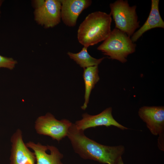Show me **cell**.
Here are the masks:
<instances>
[{
	"label": "cell",
	"instance_id": "obj_10",
	"mask_svg": "<svg viewBox=\"0 0 164 164\" xmlns=\"http://www.w3.org/2000/svg\"><path fill=\"white\" fill-rule=\"evenodd\" d=\"M61 20L69 27L76 26L78 18L84 9L91 4V0H60Z\"/></svg>",
	"mask_w": 164,
	"mask_h": 164
},
{
	"label": "cell",
	"instance_id": "obj_16",
	"mask_svg": "<svg viewBox=\"0 0 164 164\" xmlns=\"http://www.w3.org/2000/svg\"><path fill=\"white\" fill-rule=\"evenodd\" d=\"M164 134H162L159 135L158 139V146L159 148L162 151H164Z\"/></svg>",
	"mask_w": 164,
	"mask_h": 164
},
{
	"label": "cell",
	"instance_id": "obj_9",
	"mask_svg": "<svg viewBox=\"0 0 164 164\" xmlns=\"http://www.w3.org/2000/svg\"><path fill=\"white\" fill-rule=\"evenodd\" d=\"M11 141V164H35L34 153L30 151L24 142L20 129H18L13 134Z\"/></svg>",
	"mask_w": 164,
	"mask_h": 164
},
{
	"label": "cell",
	"instance_id": "obj_14",
	"mask_svg": "<svg viewBox=\"0 0 164 164\" xmlns=\"http://www.w3.org/2000/svg\"><path fill=\"white\" fill-rule=\"evenodd\" d=\"M87 47L84 46L81 50L77 53L68 52L67 54L80 67L84 69L98 66L104 59L103 57L97 59L91 56L87 51Z\"/></svg>",
	"mask_w": 164,
	"mask_h": 164
},
{
	"label": "cell",
	"instance_id": "obj_5",
	"mask_svg": "<svg viewBox=\"0 0 164 164\" xmlns=\"http://www.w3.org/2000/svg\"><path fill=\"white\" fill-rule=\"evenodd\" d=\"M72 124L66 119L57 120L51 113H47L37 119L35 127L38 134L50 136L59 142L67 136Z\"/></svg>",
	"mask_w": 164,
	"mask_h": 164
},
{
	"label": "cell",
	"instance_id": "obj_12",
	"mask_svg": "<svg viewBox=\"0 0 164 164\" xmlns=\"http://www.w3.org/2000/svg\"><path fill=\"white\" fill-rule=\"evenodd\" d=\"M159 0H152L149 15L142 26L131 36L133 42L136 41L145 32L156 28H164V22L159 10Z\"/></svg>",
	"mask_w": 164,
	"mask_h": 164
},
{
	"label": "cell",
	"instance_id": "obj_7",
	"mask_svg": "<svg viewBox=\"0 0 164 164\" xmlns=\"http://www.w3.org/2000/svg\"><path fill=\"white\" fill-rule=\"evenodd\" d=\"M82 118L76 121L74 125L78 130L84 131L89 128L99 126L107 127L113 126L122 130L128 128L118 123L112 115V108L109 107L100 113L91 115L87 113L82 115Z\"/></svg>",
	"mask_w": 164,
	"mask_h": 164
},
{
	"label": "cell",
	"instance_id": "obj_18",
	"mask_svg": "<svg viewBox=\"0 0 164 164\" xmlns=\"http://www.w3.org/2000/svg\"><path fill=\"white\" fill-rule=\"evenodd\" d=\"M3 2V0H0V14L1 13V10H0V8Z\"/></svg>",
	"mask_w": 164,
	"mask_h": 164
},
{
	"label": "cell",
	"instance_id": "obj_1",
	"mask_svg": "<svg viewBox=\"0 0 164 164\" xmlns=\"http://www.w3.org/2000/svg\"><path fill=\"white\" fill-rule=\"evenodd\" d=\"M67 137L75 152L84 159L103 164H116L125 152L123 145H106L90 139L85 135L84 131L77 130L74 123L69 128Z\"/></svg>",
	"mask_w": 164,
	"mask_h": 164
},
{
	"label": "cell",
	"instance_id": "obj_8",
	"mask_svg": "<svg viewBox=\"0 0 164 164\" xmlns=\"http://www.w3.org/2000/svg\"><path fill=\"white\" fill-rule=\"evenodd\" d=\"M138 115L152 135L156 136L164 134L163 106H143L139 109Z\"/></svg>",
	"mask_w": 164,
	"mask_h": 164
},
{
	"label": "cell",
	"instance_id": "obj_11",
	"mask_svg": "<svg viewBox=\"0 0 164 164\" xmlns=\"http://www.w3.org/2000/svg\"><path fill=\"white\" fill-rule=\"evenodd\" d=\"M26 145L34 151L35 164H63L61 161L63 155L56 147L32 142L27 143Z\"/></svg>",
	"mask_w": 164,
	"mask_h": 164
},
{
	"label": "cell",
	"instance_id": "obj_2",
	"mask_svg": "<svg viewBox=\"0 0 164 164\" xmlns=\"http://www.w3.org/2000/svg\"><path fill=\"white\" fill-rule=\"evenodd\" d=\"M111 21L110 14L98 11L88 14L78 27L79 43L88 48L104 41L111 32Z\"/></svg>",
	"mask_w": 164,
	"mask_h": 164
},
{
	"label": "cell",
	"instance_id": "obj_4",
	"mask_svg": "<svg viewBox=\"0 0 164 164\" xmlns=\"http://www.w3.org/2000/svg\"><path fill=\"white\" fill-rule=\"evenodd\" d=\"M110 14L115 27L132 36L140 26L136 14V6H131L127 0H118L110 4Z\"/></svg>",
	"mask_w": 164,
	"mask_h": 164
},
{
	"label": "cell",
	"instance_id": "obj_13",
	"mask_svg": "<svg viewBox=\"0 0 164 164\" xmlns=\"http://www.w3.org/2000/svg\"><path fill=\"white\" fill-rule=\"evenodd\" d=\"M85 84L84 101L81 108L85 110L89 103L90 95L95 85L100 80L98 66L89 67L84 69L83 73Z\"/></svg>",
	"mask_w": 164,
	"mask_h": 164
},
{
	"label": "cell",
	"instance_id": "obj_17",
	"mask_svg": "<svg viewBox=\"0 0 164 164\" xmlns=\"http://www.w3.org/2000/svg\"><path fill=\"white\" fill-rule=\"evenodd\" d=\"M116 164H124L121 157L118 159Z\"/></svg>",
	"mask_w": 164,
	"mask_h": 164
},
{
	"label": "cell",
	"instance_id": "obj_6",
	"mask_svg": "<svg viewBox=\"0 0 164 164\" xmlns=\"http://www.w3.org/2000/svg\"><path fill=\"white\" fill-rule=\"evenodd\" d=\"M60 0H46L34 9V19L37 24L45 28H53L61 20Z\"/></svg>",
	"mask_w": 164,
	"mask_h": 164
},
{
	"label": "cell",
	"instance_id": "obj_15",
	"mask_svg": "<svg viewBox=\"0 0 164 164\" xmlns=\"http://www.w3.org/2000/svg\"><path fill=\"white\" fill-rule=\"evenodd\" d=\"M17 62L11 57H8L0 55V68H5L10 70L13 69Z\"/></svg>",
	"mask_w": 164,
	"mask_h": 164
},
{
	"label": "cell",
	"instance_id": "obj_3",
	"mask_svg": "<svg viewBox=\"0 0 164 164\" xmlns=\"http://www.w3.org/2000/svg\"><path fill=\"white\" fill-rule=\"evenodd\" d=\"M136 46L130 37L115 28L97 49L109 58L124 63L128 55L135 51Z\"/></svg>",
	"mask_w": 164,
	"mask_h": 164
}]
</instances>
